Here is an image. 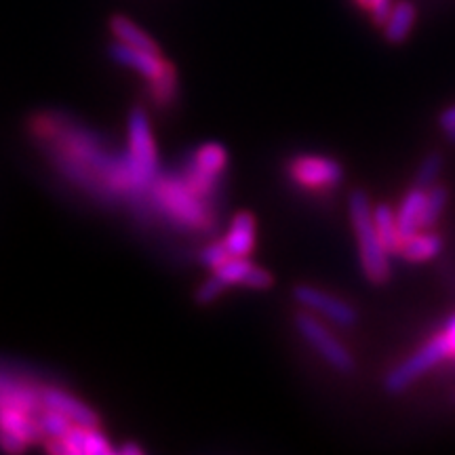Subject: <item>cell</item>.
Here are the masks:
<instances>
[{"mask_svg": "<svg viewBox=\"0 0 455 455\" xmlns=\"http://www.w3.org/2000/svg\"><path fill=\"white\" fill-rule=\"evenodd\" d=\"M350 220L358 241V255L367 281L373 284H384L390 278V259L382 238L373 224V209L369 196L363 190L350 195Z\"/></svg>", "mask_w": 455, "mask_h": 455, "instance_id": "6da1fadb", "label": "cell"}, {"mask_svg": "<svg viewBox=\"0 0 455 455\" xmlns=\"http://www.w3.org/2000/svg\"><path fill=\"white\" fill-rule=\"evenodd\" d=\"M127 188H146L156 173V150L150 123L144 110H133L129 118V150L123 158Z\"/></svg>", "mask_w": 455, "mask_h": 455, "instance_id": "7a4b0ae2", "label": "cell"}, {"mask_svg": "<svg viewBox=\"0 0 455 455\" xmlns=\"http://www.w3.org/2000/svg\"><path fill=\"white\" fill-rule=\"evenodd\" d=\"M445 358H449L445 338L443 335H435L415 355L409 356L407 361H403L401 365H396L386 375V390L390 395H401V392H405L409 386L418 382L424 373H428L432 367H436Z\"/></svg>", "mask_w": 455, "mask_h": 455, "instance_id": "3957f363", "label": "cell"}, {"mask_svg": "<svg viewBox=\"0 0 455 455\" xmlns=\"http://www.w3.org/2000/svg\"><path fill=\"white\" fill-rule=\"evenodd\" d=\"M295 329L308 344L315 348L318 355L323 356V361L329 363L335 371L348 375L356 369L355 356L350 355V350L346 348L329 329L312 315H298L295 316Z\"/></svg>", "mask_w": 455, "mask_h": 455, "instance_id": "277c9868", "label": "cell"}, {"mask_svg": "<svg viewBox=\"0 0 455 455\" xmlns=\"http://www.w3.org/2000/svg\"><path fill=\"white\" fill-rule=\"evenodd\" d=\"M158 204L167 212L171 218H175L181 224L198 228L204 224L207 213H204V204L201 203V196L188 181L167 180L156 188Z\"/></svg>", "mask_w": 455, "mask_h": 455, "instance_id": "5b68a950", "label": "cell"}, {"mask_svg": "<svg viewBox=\"0 0 455 455\" xmlns=\"http://www.w3.org/2000/svg\"><path fill=\"white\" fill-rule=\"evenodd\" d=\"M289 173L295 184L308 190H329L341 184L344 169L338 161L327 156H298L289 164Z\"/></svg>", "mask_w": 455, "mask_h": 455, "instance_id": "8992f818", "label": "cell"}, {"mask_svg": "<svg viewBox=\"0 0 455 455\" xmlns=\"http://www.w3.org/2000/svg\"><path fill=\"white\" fill-rule=\"evenodd\" d=\"M293 298L298 304L304 306L306 310L325 316L339 327L355 325L358 318V312L352 308L348 301L335 298V295L327 291H321V289L316 287H310V284H298V287L293 289Z\"/></svg>", "mask_w": 455, "mask_h": 455, "instance_id": "52a82bcc", "label": "cell"}, {"mask_svg": "<svg viewBox=\"0 0 455 455\" xmlns=\"http://www.w3.org/2000/svg\"><path fill=\"white\" fill-rule=\"evenodd\" d=\"M110 57L118 64L131 68L141 76L148 78V81H156L161 78L164 72H167L169 64L163 60L161 53H152V51H144L138 47H129V44L114 43L110 44Z\"/></svg>", "mask_w": 455, "mask_h": 455, "instance_id": "ba28073f", "label": "cell"}, {"mask_svg": "<svg viewBox=\"0 0 455 455\" xmlns=\"http://www.w3.org/2000/svg\"><path fill=\"white\" fill-rule=\"evenodd\" d=\"M41 401L47 409H53V411H60L61 415H66L72 424L87 426V428L98 426V415H95L93 409H89L83 401H78V398H74L64 390H57V388L43 390Z\"/></svg>", "mask_w": 455, "mask_h": 455, "instance_id": "9c48e42d", "label": "cell"}, {"mask_svg": "<svg viewBox=\"0 0 455 455\" xmlns=\"http://www.w3.org/2000/svg\"><path fill=\"white\" fill-rule=\"evenodd\" d=\"M224 244L230 258H249L255 247V218L251 213L243 212L232 220Z\"/></svg>", "mask_w": 455, "mask_h": 455, "instance_id": "30bf717a", "label": "cell"}, {"mask_svg": "<svg viewBox=\"0 0 455 455\" xmlns=\"http://www.w3.org/2000/svg\"><path fill=\"white\" fill-rule=\"evenodd\" d=\"M415 7L411 3H407V0H403V3H396L392 4L388 17H386L384 21V38L392 44H401L405 43L409 38V34H411L413 26H415Z\"/></svg>", "mask_w": 455, "mask_h": 455, "instance_id": "8fae6325", "label": "cell"}, {"mask_svg": "<svg viewBox=\"0 0 455 455\" xmlns=\"http://www.w3.org/2000/svg\"><path fill=\"white\" fill-rule=\"evenodd\" d=\"M426 190L424 188L413 186L411 190L403 196L401 207L396 212V224L398 232L403 238L411 236L413 232H418L422 228V204H424Z\"/></svg>", "mask_w": 455, "mask_h": 455, "instance_id": "7c38bea8", "label": "cell"}, {"mask_svg": "<svg viewBox=\"0 0 455 455\" xmlns=\"http://www.w3.org/2000/svg\"><path fill=\"white\" fill-rule=\"evenodd\" d=\"M443 241L435 232H413L411 236L403 238L398 255L409 261H428L441 253Z\"/></svg>", "mask_w": 455, "mask_h": 455, "instance_id": "4fadbf2b", "label": "cell"}, {"mask_svg": "<svg viewBox=\"0 0 455 455\" xmlns=\"http://www.w3.org/2000/svg\"><path fill=\"white\" fill-rule=\"evenodd\" d=\"M41 396L28 386L15 382L7 373H0V409H24V411H34Z\"/></svg>", "mask_w": 455, "mask_h": 455, "instance_id": "5bb4252c", "label": "cell"}, {"mask_svg": "<svg viewBox=\"0 0 455 455\" xmlns=\"http://www.w3.org/2000/svg\"><path fill=\"white\" fill-rule=\"evenodd\" d=\"M110 30L118 43L129 44V47L152 51V53H158V44L152 41V38L148 36V34L141 30L140 26H135L133 21H129L127 17L114 15L110 20Z\"/></svg>", "mask_w": 455, "mask_h": 455, "instance_id": "9a60e30c", "label": "cell"}, {"mask_svg": "<svg viewBox=\"0 0 455 455\" xmlns=\"http://www.w3.org/2000/svg\"><path fill=\"white\" fill-rule=\"evenodd\" d=\"M373 224L375 230H378L379 238H382L386 251L388 253H398V247H401V232H398L396 224V213L392 212L388 204H378L373 209Z\"/></svg>", "mask_w": 455, "mask_h": 455, "instance_id": "2e32d148", "label": "cell"}, {"mask_svg": "<svg viewBox=\"0 0 455 455\" xmlns=\"http://www.w3.org/2000/svg\"><path fill=\"white\" fill-rule=\"evenodd\" d=\"M449 198L447 188L443 186H430L426 190L424 204H422V228H432L436 224V220L441 218L443 209H445Z\"/></svg>", "mask_w": 455, "mask_h": 455, "instance_id": "e0dca14e", "label": "cell"}, {"mask_svg": "<svg viewBox=\"0 0 455 455\" xmlns=\"http://www.w3.org/2000/svg\"><path fill=\"white\" fill-rule=\"evenodd\" d=\"M251 268L253 264L249 261V258H228L220 268H215L213 275L228 287V284H236V283L243 284L244 276L249 275V270Z\"/></svg>", "mask_w": 455, "mask_h": 455, "instance_id": "ac0fdd59", "label": "cell"}, {"mask_svg": "<svg viewBox=\"0 0 455 455\" xmlns=\"http://www.w3.org/2000/svg\"><path fill=\"white\" fill-rule=\"evenodd\" d=\"M441 171H443V156L439 152H432V155L426 156L422 164H419L418 173H415V186L428 190L430 186L436 184Z\"/></svg>", "mask_w": 455, "mask_h": 455, "instance_id": "d6986e66", "label": "cell"}, {"mask_svg": "<svg viewBox=\"0 0 455 455\" xmlns=\"http://www.w3.org/2000/svg\"><path fill=\"white\" fill-rule=\"evenodd\" d=\"M38 428H41V432H44V435H49L51 439H61V436L72 428V422L60 411L47 409V411L38 418Z\"/></svg>", "mask_w": 455, "mask_h": 455, "instance_id": "ffe728a7", "label": "cell"}, {"mask_svg": "<svg viewBox=\"0 0 455 455\" xmlns=\"http://www.w3.org/2000/svg\"><path fill=\"white\" fill-rule=\"evenodd\" d=\"M83 453H89V455H108V453H114V449L110 447V443L101 432L98 430V426H93V428H87L84 430V447H83Z\"/></svg>", "mask_w": 455, "mask_h": 455, "instance_id": "44dd1931", "label": "cell"}, {"mask_svg": "<svg viewBox=\"0 0 455 455\" xmlns=\"http://www.w3.org/2000/svg\"><path fill=\"white\" fill-rule=\"evenodd\" d=\"M228 258H230V253H228L224 241H218V243L207 244V247L203 249V255H201L203 264L209 266V268H213V270L220 268V266L224 264V261H226Z\"/></svg>", "mask_w": 455, "mask_h": 455, "instance_id": "7402d4cb", "label": "cell"}, {"mask_svg": "<svg viewBox=\"0 0 455 455\" xmlns=\"http://www.w3.org/2000/svg\"><path fill=\"white\" fill-rule=\"evenodd\" d=\"M272 283H275V281H272L270 272L259 268V266H253V268L249 270V275L244 276V281H243L244 287L258 289V291H266V289H270Z\"/></svg>", "mask_w": 455, "mask_h": 455, "instance_id": "603a6c76", "label": "cell"}, {"mask_svg": "<svg viewBox=\"0 0 455 455\" xmlns=\"http://www.w3.org/2000/svg\"><path fill=\"white\" fill-rule=\"evenodd\" d=\"M224 289H226V284L221 283L220 278L213 275L207 283L203 284L201 289H198L196 301H198V304H212V301H215V299L220 298V293L224 291Z\"/></svg>", "mask_w": 455, "mask_h": 455, "instance_id": "cb8c5ba5", "label": "cell"}, {"mask_svg": "<svg viewBox=\"0 0 455 455\" xmlns=\"http://www.w3.org/2000/svg\"><path fill=\"white\" fill-rule=\"evenodd\" d=\"M356 3L361 4L363 9H367L378 24H384L392 9V0H356Z\"/></svg>", "mask_w": 455, "mask_h": 455, "instance_id": "d4e9b609", "label": "cell"}, {"mask_svg": "<svg viewBox=\"0 0 455 455\" xmlns=\"http://www.w3.org/2000/svg\"><path fill=\"white\" fill-rule=\"evenodd\" d=\"M439 124H441V127L445 129V131H449V129H453V127H455V106L447 108V110L441 114Z\"/></svg>", "mask_w": 455, "mask_h": 455, "instance_id": "484cf974", "label": "cell"}, {"mask_svg": "<svg viewBox=\"0 0 455 455\" xmlns=\"http://www.w3.org/2000/svg\"><path fill=\"white\" fill-rule=\"evenodd\" d=\"M441 335L445 338L449 356H455V331H449V329H445V331H443Z\"/></svg>", "mask_w": 455, "mask_h": 455, "instance_id": "4316f807", "label": "cell"}, {"mask_svg": "<svg viewBox=\"0 0 455 455\" xmlns=\"http://www.w3.org/2000/svg\"><path fill=\"white\" fill-rule=\"evenodd\" d=\"M144 453V449L135 445V443H127V445L118 449V455H141Z\"/></svg>", "mask_w": 455, "mask_h": 455, "instance_id": "83f0119b", "label": "cell"}, {"mask_svg": "<svg viewBox=\"0 0 455 455\" xmlns=\"http://www.w3.org/2000/svg\"><path fill=\"white\" fill-rule=\"evenodd\" d=\"M445 133H447V138H449V140L455 141V127H453V129H449V131H445Z\"/></svg>", "mask_w": 455, "mask_h": 455, "instance_id": "f1b7e54d", "label": "cell"}, {"mask_svg": "<svg viewBox=\"0 0 455 455\" xmlns=\"http://www.w3.org/2000/svg\"><path fill=\"white\" fill-rule=\"evenodd\" d=\"M453 401H455V395H453Z\"/></svg>", "mask_w": 455, "mask_h": 455, "instance_id": "f546056e", "label": "cell"}]
</instances>
